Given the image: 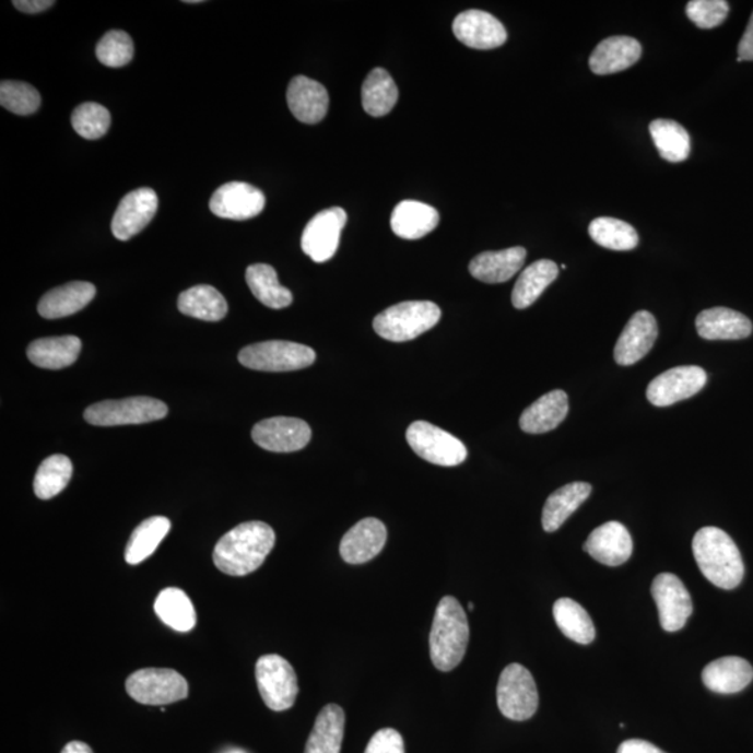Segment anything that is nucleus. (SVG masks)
Returning a JSON list of instances; mask_svg holds the SVG:
<instances>
[{
    "label": "nucleus",
    "mask_w": 753,
    "mask_h": 753,
    "mask_svg": "<svg viewBox=\"0 0 753 753\" xmlns=\"http://www.w3.org/2000/svg\"><path fill=\"white\" fill-rule=\"evenodd\" d=\"M274 529L260 520L237 525L222 536L216 543L212 560L215 567L226 575L246 576L264 564L275 545Z\"/></svg>",
    "instance_id": "nucleus-1"
},
{
    "label": "nucleus",
    "mask_w": 753,
    "mask_h": 753,
    "mask_svg": "<svg viewBox=\"0 0 753 753\" xmlns=\"http://www.w3.org/2000/svg\"><path fill=\"white\" fill-rule=\"evenodd\" d=\"M692 550L701 573L717 588L736 589L744 579L740 550L725 530L713 527L697 530Z\"/></svg>",
    "instance_id": "nucleus-2"
},
{
    "label": "nucleus",
    "mask_w": 753,
    "mask_h": 753,
    "mask_svg": "<svg viewBox=\"0 0 753 753\" xmlns=\"http://www.w3.org/2000/svg\"><path fill=\"white\" fill-rule=\"evenodd\" d=\"M469 644L468 616L452 596L439 600L430 632V657L437 670L457 669Z\"/></svg>",
    "instance_id": "nucleus-3"
},
{
    "label": "nucleus",
    "mask_w": 753,
    "mask_h": 753,
    "mask_svg": "<svg viewBox=\"0 0 753 753\" xmlns=\"http://www.w3.org/2000/svg\"><path fill=\"white\" fill-rule=\"evenodd\" d=\"M442 318V308L433 302H403L388 307L374 318V331L384 340L408 342L432 330Z\"/></svg>",
    "instance_id": "nucleus-4"
},
{
    "label": "nucleus",
    "mask_w": 753,
    "mask_h": 753,
    "mask_svg": "<svg viewBox=\"0 0 753 753\" xmlns=\"http://www.w3.org/2000/svg\"><path fill=\"white\" fill-rule=\"evenodd\" d=\"M315 361L316 352L311 348L290 341L255 343L239 352L240 365L259 372L302 370Z\"/></svg>",
    "instance_id": "nucleus-5"
},
{
    "label": "nucleus",
    "mask_w": 753,
    "mask_h": 753,
    "mask_svg": "<svg viewBox=\"0 0 753 753\" xmlns=\"http://www.w3.org/2000/svg\"><path fill=\"white\" fill-rule=\"evenodd\" d=\"M168 414L163 401L150 397H133L119 401H104L85 409L84 419L93 426H126L161 421Z\"/></svg>",
    "instance_id": "nucleus-6"
},
{
    "label": "nucleus",
    "mask_w": 753,
    "mask_h": 753,
    "mask_svg": "<svg viewBox=\"0 0 753 753\" xmlns=\"http://www.w3.org/2000/svg\"><path fill=\"white\" fill-rule=\"evenodd\" d=\"M126 691L141 705L164 706L189 696V684L184 675L170 669H143L126 680Z\"/></svg>",
    "instance_id": "nucleus-7"
},
{
    "label": "nucleus",
    "mask_w": 753,
    "mask_h": 753,
    "mask_svg": "<svg viewBox=\"0 0 753 753\" xmlns=\"http://www.w3.org/2000/svg\"><path fill=\"white\" fill-rule=\"evenodd\" d=\"M256 680L267 707L284 711L295 705L299 685L290 661L278 655L261 656L256 663Z\"/></svg>",
    "instance_id": "nucleus-8"
},
{
    "label": "nucleus",
    "mask_w": 753,
    "mask_h": 753,
    "mask_svg": "<svg viewBox=\"0 0 753 753\" xmlns=\"http://www.w3.org/2000/svg\"><path fill=\"white\" fill-rule=\"evenodd\" d=\"M407 439L417 457L438 467H458L467 461L468 449L461 439L432 423H412L408 428Z\"/></svg>",
    "instance_id": "nucleus-9"
},
{
    "label": "nucleus",
    "mask_w": 753,
    "mask_h": 753,
    "mask_svg": "<svg viewBox=\"0 0 753 753\" xmlns=\"http://www.w3.org/2000/svg\"><path fill=\"white\" fill-rule=\"evenodd\" d=\"M498 709L509 720L525 721L539 707V692L533 675L520 664L505 667L497 685Z\"/></svg>",
    "instance_id": "nucleus-10"
},
{
    "label": "nucleus",
    "mask_w": 753,
    "mask_h": 753,
    "mask_svg": "<svg viewBox=\"0 0 753 753\" xmlns=\"http://www.w3.org/2000/svg\"><path fill=\"white\" fill-rule=\"evenodd\" d=\"M348 215L340 207H332L311 219L302 236V249L315 262L331 260L340 246Z\"/></svg>",
    "instance_id": "nucleus-11"
},
{
    "label": "nucleus",
    "mask_w": 753,
    "mask_h": 753,
    "mask_svg": "<svg viewBox=\"0 0 753 753\" xmlns=\"http://www.w3.org/2000/svg\"><path fill=\"white\" fill-rule=\"evenodd\" d=\"M707 374L702 367L681 366L657 376L649 384L646 397L651 405L666 408L696 396L706 386Z\"/></svg>",
    "instance_id": "nucleus-12"
},
{
    "label": "nucleus",
    "mask_w": 753,
    "mask_h": 753,
    "mask_svg": "<svg viewBox=\"0 0 753 753\" xmlns=\"http://www.w3.org/2000/svg\"><path fill=\"white\" fill-rule=\"evenodd\" d=\"M651 596L659 610L661 628L676 632L684 628L692 615V599L689 589L679 576L672 574L657 575L651 585Z\"/></svg>",
    "instance_id": "nucleus-13"
},
{
    "label": "nucleus",
    "mask_w": 753,
    "mask_h": 753,
    "mask_svg": "<svg viewBox=\"0 0 753 753\" xmlns=\"http://www.w3.org/2000/svg\"><path fill=\"white\" fill-rule=\"evenodd\" d=\"M251 437L257 446L271 452H295L311 439V428L296 417H271L252 427Z\"/></svg>",
    "instance_id": "nucleus-14"
},
{
    "label": "nucleus",
    "mask_w": 753,
    "mask_h": 753,
    "mask_svg": "<svg viewBox=\"0 0 753 753\" xmlns=\"http://www.w3.org/2000/svg\"><path fill=\"white\" fill-rule=\"evenodd\" d=\"M266 196L260 189L244 181H230L212 195L210 210L219 219L246 221L261 214Z\"/></svg>",
    "instance_id": "nucleus-15"
},
{
    "label": "nucleus",
    "mask_w": 753,
    "mask_h": 753,
    "mask_svg": "<svg viewBox=\"0 0 753 753\" xmlns=\"http://www.w3.org/2000/svg\"><path fill=\"white\" fill-rule=\"evenodd\" d=\"M158 210V196L150 187L131 191L120 201L113 220V234L118 240H129L153 221Z\"/></svg>",
    "instance_id": "nucleus-16"
},
{
    "label": "nucleus",
    "mask_w": 753,
    "mask_h": 753,
    "mask_svg": "<svg viewBox=\"0 0 753 753\" xmlns=\"http://www.w3.org/2000/svg\"><path fill=\"white\" fill-rule=\"evenodd\" d=\"M452 32L458 42L480 50L502 47L508 38L503 23L483 10H467L458 14Z\"/></svg>",
    "instance_id": "nucleus-17"
},
{
    "label": "nucleus",
    "mask_w": 753,
    "mask_h": 753,
    "mask_svg": "<svg viewBox=\"0 0 753 753\" xmlns=\"http://www.w3.org/2000/svg\"><path fill=\"white\" fill-rule=\"evenodd\" d=\"M657 336L659 330L655 316L646 310L635 313L616 341L615 362L620 366L635 365L651 351Z\"/></svg>",
    "instance_id": "nucleus-18"
},
{
    "label": "nucleus",
    "mask_w": 753,
    "mask_h": 753,
    "mask_svg": "<svg viewBox=\"0 0 753 753\" xmlns=\"http://www.w3.org/2000/svg\"><path fill=\"white\" fill-rule=\"evenodd\" d=\"M584 550L600 564L620 567L631 558L634 543L628 529L623 523L611 520L590 533Z\"/></svg>",
    "instance_id": "nucleus-19"
},
{
    "label": "nucleus",
    "mask_w": 753,
    "mask_h": 753,
    "mask_svg": "<svg viewBox=\"0 0 753 753\" xmlns=\"http://www.w3.org/2000/svg\"><path fill=\"white\" fill-rule=\"evenodd\" d=\"M387 538V528L381 520L363 519L343 536L340 545L341 557L348 564L368 563L381 553Z\"/></svg>",
    "instance_id": "nucleus-20"
},
{
    "label": "nucleus",
    "mask_w": 753,
    "mask_h": 753,
    "mask_svg": "<svg viewBox=\"0 0 753 753\" xmlns=\"http://www.w3.org/2000/svg\"><path fill=\"white\" fill-rule=\"evenodd\" d=\"M286 99L293 116L299 122L307 125L321 122L330 106V95L325 85L306 75H296L292 80L287 87Z\"/></svg>",
    "instance_id": "nucleus-21"
},
{
    "label": "nucleus",
    "mask_w": 753,
    "mask_h": 753,
    "mask_svg": "<svg viewBox=\"0 0 753 753\" xmlns=\"http://www.w3.org/2000/svg\"><path fill=\"white\" fill-rule=\"evenodd\" d=\"M696 330L706 341H737L751 336L752 322L731 308L713 307L696 317Z\"/></svg>",
    "instance_id": "nucleus-22"
},
{
    "label": "nucleus",
    "mask_w": 753,
    "mask_h": 753,
    "mask_svg": "<svg viewBox=\"0 0 753 753\" xmlns=\"http://www.w3.org/2000/svg\"><path fill=\"white\" fill-rule=\"evenodd\" d=\"M527 259L523 247H510L499 251H484L469 264L470 274L486 284H503L518 274Z\"/></svg>",
    "instance_id": "nucleus-23"
},
{
    "label": "nucleus",
    "mask_w": 753,
    "mask_h": 753,
    "mask_svg": "<svg viewBox=\"0 0 753 753\" xmlns=\"http://www.w3.org/2000/svg\"><path fill=\"white\" fill-rule=\"evenodd\" d=\"M702 680L706 689L716 694H737L751 684L753 669L742 657H721L705 667Z\"/></svg>",
    "instance_id": "nucleus-24"
},
{
    "label": "nucleus",
    "mask_w": 753,
    "mask_h": 753,
    "mask_svg": "<svg viewBox=\"0 0 753 753\" xmlns=\"http://www.w3.org/2000/svg\"><path fill=\"white\" fill-rule=\"evenodd\" d=\"M642 57V45L631 37H610L601 42L591 54V72L608 75L630 69Z\"/></svg>",
    "instance_id": "nucleus-25"
},
{
    "label": "nucleus",
    "mask_w": 753,
    "mask_h": 753,
    "mask_svg": "<svg viewBox=\"0 0 753 753\" xmlns=\"http://www.w3.org/2000/svg\"><path fill=\"white\" fill-rule=\"evenodd\" d=\"M95 293L97 290L90 282H69L45 293L38 303V313L48 320L72 316L83 310L94 299Z\"/></svg>",
    "instance_id": "nucleus-26"
},
{
    "label": "nucleus",
    "mask_w": 753,
    "mask_h": 753,
    "mask_svg": "<svg viewBox=\"0 0 753 753\" xmlns=\"http://www.w3.org/2000/svg\"><path fill=\"white\" fill-rule=\"evenodd\" d=\"M568 411L567 393L561 389H555V391L545 393L528 409H525L519 419V426L528 434L549 433L565 421Z\"/></svg>",
    "instance_id": "nucleus-27"
},
{
    "label": "nucleus",
    "mask_w": 753,
    "mask_h": 753,
    "mask_svg": "<svg viewBox=\"0 0 753 753\" xmlns=\"http://www.w3.org/2000/svg\"><path fill=\"white\" fill-rule=\"evenodd\" d=\"M439 222V214L432 205L407 200L396 207L391 215L393 234L402 239L417 240L432 234Z\"/></svg>",
    "instance_id": "nucleus-28"
},
{
    "label": "nucleus",
    "mask_w": 753,
    "mask_h": 753,
    "mask_svg": "<svg viewBox=\"0 0 753 753\" xmlns=\"http://www.w3.org/2000/svg\"><path fill=\"white\" fill-rule=\"evenodd\" d=\"M82 352V341L78 337L43 338L32 343L27 356L33 365L49 370L72 366Z\"/></svg>",
    "instance_id": "nucleus-29"
},
{
    "label": "nucleus",
    "mask_w": 753,
    "mask_h": 753,
    "mask_svg": "<svg viewBox=\"0 0 753 753\" xmlns=\"http://www.w3.org/2000/svg\"><path fill=\"white\" fill-rule=\"evenodd\" d=\"M591 494L589 483L575 482L555 490L544 504L542 525L548 533H553L565 523L570 515L583 505Z\"/></svg>",
    "instance_id": "nucleus-30"
},
{
    "label": "nucleus",
    "mask_w": 753,
    "mask_h": 753,
    "mask_svg": "<svg viewBox=\"0 0 753 753\" xmlns=\"http://www.w3.org/2000/svg\"><path fill=\"white\" fill-rule=\"evenodd\" d=\"M343 730L345 711L341 706L327 705L318 713L305 753H341Z\"/></svg>",
    "instance_id": "nucleus-31"
},
{
    "label": "nucleus",
    "mask_w": 753,
    "mask_h": 753,
    "mask_svg": "<svg viewBox=\"0 0 753 753\" xmlns=\"http://www.w3.org/2000/svg\"><path fill=\"white\" fill-rule=\"evenodd\" d=\"M560 274L557 264L551 260H539L525 268L513 291V305L523 310L533 305Z\"/></svg>",
    "instance_id": "nucleus-32"
},
{
    "label": "nucleus",
    "mask_w": 753,
    "mask_h": 753,
    "mask_svg": "<svg viewBox=\"0 0 753 753\" xmlns=\"http://www.w3.org/2000/svg\"><path fill=\"white\" fill-rule=\"evenodd\" d=\"M178 307L185 316L203 321H221L227 315L225 297L210 285H197L180 293Z\"/></svg>",
    "instance_id": "nucleus-33"
},
{
    "label": "nucleus",
    "mask_w": 753,
    "mask_h": 753,
    "mask_svg": "<svg viewBox=\"0 0 753 753\" xmlns=\"http://www.w3.org/2000/svg\"><path fill=\"white\" fill-rule=\"evenodd\" d=\"M399 91L391 74L381 68L372 70L362 87L363 109L374 118H381L393 109Z\"/></svg>",
    "instance_id": "nucleus-34"
},
{
    "label": "nucleus",
    "mask_w": 753,
    "mask_h": 753,
    "mask_svg": "<svg viewBox=\"0 0 753 753\" xmlns=\"http://www.w3.org/2000/svg\"><path fill=\"white\" fill-rule=\"evenodd\" d=\"M155 614L169 628L190 632L197 623L193 603L184 590L166 588L158 595L154 604Z\"/></svg>",
    "instance_id": "nucleus-35"
},
{
    "label": "nucleus",
    "mask_w": 753,
    "mask_h": 753,
    "mask_svg": "<svg viewBox=\"0 0 753 753\" xmlns=\"http://www.w3.org/2000/svg\"><path fill=\"white\" fill-rule=\"evenodd\" d=\"M246 281L252 295H255L257 301H260L262 305L275 308V310L292 305V292L280 284L277 271L271 266H250L246 271Z\"/></svg>",
    "instance_id": "nucleus-36"
},
{
    "label": "nucleus",
    "mask_w": 753,
    "mask_h": 753,
    "mask_svg": "<svg viewBox=\"0 0 753 753\" xmlns=\"http://www.w3.org/2000/svg\"><path fill=\"white\" fill-rule=\"evenodd\" d=\"M170 530V520L165 517H153L141 522L131 533L126 545L125 560L130 565H138L151 557L163 543Z\"/></svg>",
    "instance_id": "nucleus-37"
},
{
    "label": "nucleus",
    "mask_w": 753,
    "mask_h": 753,
    "mask_svg": "<svg viewBox=\"0 0 753 753\" xmlns=\"http://www.w3.org/2000/svg\"><path fill=\"white\" fill-rule=\"evenodd\" d=\"M651 139L661 158L669 163H682L691 154V138L679 122L670 119H657L649 126Z\"/></svg>",
    "instance_id": "nucleus-38"
},
{
    "label": "nucleus",
    "mask_w": 753,
    "mask_h": 753,
    "mask_svg": "<svg viewBox=\"0 0 753 753\" xmlns=\"http://www.w3.org/2000/svg\"><path fill=\"white\" fill-rule=\"evenodd\" d=\"M555 623L568 639L579 645H589L596 638L593 621L588 611L573 599H560L553 608Z\"/></svg>",
    "instance_id": "nucleus-39"
},
{
    "label": "nucleus",
    "mask_w": 753,
    "mask_h": 753,
    "mask_svg": "<svg viewBox=\"0 0 753 753\" xmlns=\"http://www.w3.org/2000/svg\"><path fill=\"white\" fill-rule=\"evenodd\" d=\"M73 476V463L64 455H52L39 464L34 479V493L39 499H50L62 493Z\"/></svg>",
    "instance_id": "nucleus-40"
},
{
    "label": "nucleus",
    "mask_w": 753,
    "mask_h": 753,
    "mask_svg": "<svg viewBox=\"0 0 753 753\" xmlns=\"http://www.w3.org/2000/svg\"><path fill=\"white\" fill-rule=\"evenodd\" d=\"M589 235L599 246L615 251L634 250L639 244V236L634 226L628 222L609 219V216H600L591 221Z\"/></svg>",
    "instance_id": "nucleus-41"
},
{
    "label": "nucleus",
    "mask_w": 753,
    "mask_h": 753,
    "mask_svg": "<svg viewBox=\"0 0 753 753\" xmlns=\"http://www.w3.org/2000/svg\"><path fill=\"white\" fill-rule=\"evenodd\" d=\"M72 126L85 140H98L108 133L110 114L105 106L95 103L79 105L73 110Z\"/></svg>",
    "instance_id": "nucleus-42"
},
{
    "label": "nucleus",
    "mask_w": 753,
    "mask_h": 753,
    "mask_svg": "<svg viewBox=\"0 0 753 753\" xmlns=\"http://www.w3.org/2000/svg\"><path fill=\"white\" fill-rule=\"evenodd\" d=\"M0 104L9 113L28 116L37 113L42 105V95L27 83L2 82L0 84Z\"/></svg>",
    "instance_id": "nucleus-43"
},
{
    "label": "nucleus",
    "mask_w": 753,
    "mask_h": 753,
    "mask_svg": "<svg viewBox=\"0 0 753 753\" xmlns=\"http://www.w3.org/2000/svg\"><path fill=\"white\" fill-rule=\"evenodd\" d=\"M97 58L108 68H123L134 57V44L130 35L120 30L106 33L97 45Z\"/></svg>",
    "instance_id": "nucleus-44"
},
{
    "label": "nucleus",
    "mask_w": 753,
    "mask_h": 753,
    "mask_svg": "<svg viewBox=\"0 0 753 753\" xmlns=\"http://www.w3.org/2000/svg\"><path fill=\"white\" fill-rule=\"evenodd\" d=\"M729 12V3L725 0H692L686 4V16L704 30L719 27L726 22Z\"/></svg>",
    "instance_id": "nucleus-45"
},
{
    "label": "nucleus",
    "mask_w": 753,
    "mask_h": 753,
    "mask_svg": "<svg viewBox=\"0 0 753 753\" xmlns=\"http://www.w3.org/2000/svg\"><path fill=\"white\" fill-rule=\"evenodd\" d=\"M365 753H405V742L397 730L383 729L372 737Z\"/></svg>",
    "instance_id": "nucleus-46"
},
{
    "label": "nucleus",
    "mask_w": 753,
    "mask_h": 753,
    "mask_svg": "<svg viewBox=\"0 0 753 753\" xmlns=\"http://www.w3.org/2000/svg\"><path fill=\"white\" fill-rule=\"evenodd\" d=\"M751 62L753 60V13L750 23L746 25L744 35H742L740 45H738V62Z\"/></svg>",
    "instance_id": "nucleus-47"
},
{
    "label": "nucleus",
    "mask_w": 753,
    "mask_h": 753,
    "mask_svg": "<svg viewBox=\"0 0 753 753\" xmlns=\"http://www.w3.org/2000/svg\"><path fill=\"white\" fill-rule=\"evenodd\" d=\"M616 753H667L661 751L659 746L650 744L645 740H628L620 745Z\"/></svg>",
    "instance_id": "nucleus-48"
},
{
    "label": "nucleus",
    "mask_w": 753,
    "mask_h": 753,
    "mask_svg": "<svg viewBox=\"0 0 753 753\" xmlns=\"http://www.w3.org/2000/svg\"><path fill=\"white\" fill-rule=\"evenodd\" d=\"M13 7L20 12L35 14L55 7L54 0H14Z\"/></svg>",
    "instance_id": "nucleus-49"
},
{
    "label": "nucleus",
    "mask_w": 753,
    "mask_h": 753,
    "mask_svg": "<svg viewBox=\"0 0 753 753\" xmlns=\"http://www.w3.org/2000/svg\"><path fill=\"white\" fill-rule=\"evenodd\" d=\"M62 753H94L87 744L82 741H72L63 748Z\"/></svg>",
    "instance_id": "nucleus-50"
},
{
    "label": "nucleus",
    "mask_w": 753,
    "mask_h": 753,
    "mask_svg": "<svg viewBox=\"0 0 753 753\" xmlns=\"http://www.w3.org/2000/svg\"><path fill=\"white\" fill-rule=\"evenodd\" d=\"M473 609H474L473 603H469V610H473Z\"/></svg>",
    "instance_id": "nucleus-51"
},
{
    "label": "nucleus",
    "mask_w": 753,
    "mask_h": 753,
    "mask_svg": "<svg viewBox=\"0 0 753 753\" xmlns=\"http://www.w3.org/2000/svg\"><path fill=\"white\" fill-rule=\"evenodd\" d=\"M227 753H244V752H242V751H231V752H227Z\"/></svg>",
    "instance_id": "nucleus-52"
}]
</instances>
